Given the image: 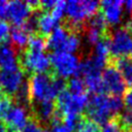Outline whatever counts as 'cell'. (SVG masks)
Wrapping results in <instances>:
<instances>
[{
	"label": "cell",
	"instance_id": "cell-20",
	"mask_svg": "<svg viewBox=\"0 0 132 132\" xmlns=\"http://www.w3.org/2000/svg\"><path fill=\"white\" fill-rule=\"evenodd\" d=\"M76 132H101V127L94 121L82 116V119L77 126Z\"/></svg>",
	"mask_w": 132,
	"mask_h": 132
},
{
	"label": "cell",
	"instance_id": "cell-24",
	"mask_svg": "<svg viewBox=\"0 0 132 132\" xmlns=\"http://www.w3.org/2000/svg\"><path fill=\"white\" fill-rule=\"evenodd\" d=\"M42 126L33 118H29L26 126L24 127V129L22 130V132H42Z\"/></svg>",
	"mask_w": 132,
	"mask_h": 132
},
{
	"label": "cell",
	"instance_id": "cell-2",
	"mask_svg": "<svg viewBox=\"0 0 132 132\" xmlns=\"http://www.w3.org/2000/svg\"><path fill=\"white\" fill-rule=\"evenodd\" d=\"M18 66L28 77L34 73H43L51 71L52 65L48 56L43 52H33L25 48L18 53Z\"/></svg>",
	"mask_w": 132,
	"mask_h": 132
},
{
	"label": "cell",
	"instance_id": "cell-33",
	"mask_svg": "<svg viewBox=\"0 0 132 132\" xmlns=\"http://www.w3.org/2000/svg\"><path fill=\"white\" fill-rule=\"evenodd\" d=\"M3 96H5V95H4V93H3V91H2V89L0 87V98H2Z\"/></svg>",
	"mask_w": 132,
	"mask_h": 132
},
{
	"label": "cell",
	"instance_id": "cell-11",
	"mask_svg": "<svg viewBox=\"0 0 132 132\" xmlns=\"http://www.w3.org/2000/svg\"><path fill=\"white\" fill-rule=\"evenodd\" d=\"M18 54L11 45L9 38L0 42V69H15L18 68Z\"/></svg>",
	"mask_w": 132,
	"mask_h": 132
},
{
	"label": "cell",
	"instance_id": "cell-31",
	"mask_svg": "<svg viewBox=\"0 0 132 132\" xmlns=\"http://www.w3.org/2000/svg\"><path fill=\"white\" fill-rule=\"evenodd\" d=\"M0 132H7V126L2 120H0Z\"/></svg>",
	"mask_w": 132,
	"mask_h": 132
},
{
	"label": "cell",
	"instance_id": "cell-35",
	"mask_svg": "<svg viewBox=\"0 0 132 132\" xmlns=\"http://www.w3.org/2000/svg\"><path fill=\"white\" fill-rule=\"evenodd\" d=\"M42 132H51V131H48V130H46V129H45V130H43Z\"/></svg>",
	"mask_w": 132,
	"mask_h": 132
},
{
	"label": "cell",
	"instance_id": "cell-21",
	"mask_svg": "<svg viewBox=\"0 0 132 132\" xmlns=\"http://www.w3.org/2000/svg\"><path fill=\"white\" fill-rule=\"evenodd\" d=\"M107 105H108V109H109L111 116H114V114L121 112L123 105H124V101H123V99H121L120 96L108 95Z\"/></svg>",
	"mask_w": 132,
	"mask_h": 132
},
{
	"label": "cell",
	"instance_id": "cell-34",
	"mask_svg": "<svg viewBox=\"0 0 132 132\" xmlns=\"http://www.w3.org/2000/svg\"><path fill=\"white\" fill-rule=\"evenodd\" d=\"M7 132H16V131H14V130H11V129H8V128H7Z\"/></svg>",
	"mask_w": 132,
	"mask_h": 132
},
{
	"label": "cell",
	"instance_id": "cell-16",
	"mask_svg": "<svg viewBox=\"0 0 132 132\" xmlns=\"http://www.w3.org/2000/svg\"><path fill=\"white\" fill-rule=\"evenodd\" d=\"M80 45V38H79V34L77 33H73L70 32L67 39L65 40V42L63 43L60 52H65V53H69V54H73L74 52H76L78 50Z\"/></svg>",
	"mask_w": 132,
	"mask_h": 132
},
{
	"label": "cell",
	"instance_id": "cell-25",
	"mask_svg": "<svg viewBox=\"0 0 132 132\" xmlns=\"http://www.w3.org/2000/svg\"><path fill=\"white\" fill-rule=\"evenodd\" d=\"M9 30H10V27H9L8 23L5 20L0 18V42L3 40H6L8 38Z\"/></svg>",
	"mask_w": 132,
	"mask_h": 132
},
{
	"label": "cell",
	"instance_id": "cell-28",
	"mask_svg": "<svg viewBox=\"0 0 132 132\" xmlns=\"http://www.w3.org/2000/svg\"><path fill=\"white\" fill-rule=\"evenodd\" d=\"M53 132H73L72 129H70L67 125L64 123H61L55 127H53Z\"/></svg>",
	"mask_w": 132,
	"mask_h": 132
},
{
	"label": "cell",
	"instance_id": "cell-13",
	"mask_svg": "<svg viewBox=\"0 0 132 132\" xmlns=\"http://www.w3.org/2000/svg\"><path fill=\"white\" fill-rule=\"evenodd\" d=\"M69 33L70 31L63 24L58 25L46 38V48L53 50L54 52H60Z\"/></svg>",
	"mask_w": 132,
	"mask_h": 132
},
{
	"label": "cell",
	"instance_id": "cell-7",
	"mask_svg": "<svg viewBox=\"0 0 132 132\" xmlns=\"http://www.w3.org/2000/svg\"><path fill=\"white\" fill-rule=\"evenodd\" d=\"M24 73L18 67L15 69H0V87L4 95L13 98L23 82Z\"/></svg>",
	"mask_w": 132,
	"mask_h": 132
},
{
	"label": "cell",
	"instance_id": "cell-12",
	"mask_svg": "<svg viewBox=\"0 0 132 132\" xmlns=\"http://www.w3.org/2000/svg\"><path fill=\"white\" fill-rule=\"evenodd\" d=\"M107 62L112 64L123 76L126 86L132 87V57H118L111 58L109 56Z\"/></svg>",
	"mask_w": 132,
	"mask_h": 132
},
{
	"label": "cell",
	"instance_id": "cell-17",
	"mask_svg": "<svg viewBox=\"0 0 132 132\" xmlns=\"http://www.w3.org/2000/svg\"><path fill=\"white\" fill-rule=\"evenodd\" d=\"M123 132H129L132 129V110L127 108L114 114Z\"/></svg>",
	"mask_w": 132,
	"mask_h": 132
},
{
	"label": "cell",
	"instance_id": "cell-14",
	"mask_svg": "<svg viewBox=\"0 0 132 132\" xmlns=\"http://www.w3.org/2000/svg\"><path fill=\"white\" fill-rule=\"evenodd\" d=\"M9 32H10V40H11L10 43L14 47V50L18 53L25 50L28 44L30 35L22 27H16V26L10 28Z\"/></svg>",
	"mask_w": 132,
	"mask_h": 132
},
{
	"label": "cell",
	"instance_id": "cell-26",
	"mask_svg": "<svg viewBox=\"0 0 132 132\" xmlns=\"http://www.w3.org/2000/svg\"><path fill=\"white\" fill-rule=\"evenodd\" d=\"M123 101H124V104L129 109L132 110V87L126 89V91L124 93V99H123Z\"/></svg>",
	"mask_w": 132,
	"mask_h": 132
},
{
	"label": "cell",
	"instance_id": "cell-5",
	"mask_svg": "<svg viewBox=\"0 0 132 132\" xmlns=\"http://www.w3.org/2000/svg\"><path fill=\"white\" fill-rule=\"evenodd\" d=\"M107 94H93L89 97V102L86 107L85 117L94 121L98 125L105 124L112 116L107 105Z\"/></svg>",
	"mask_w": 132,
	"mask_h": 132
},
{
	"label": "cell",
	"instance_id": "cell-3",
	"mask_svg": "<svg viewBox=\"0 0 132 132\" xmlns=\"http://www.w3.org/2000/svg\"><path fill=\"white\" fill-rule=\"evenodd\" d=\"M109 39L111 58L132 57V29L130 27L123 25L114 31H110Z\"/></svg>",
	"mask_w": 132,
	"mask_h": 132
},
{
	"label": "cell",
	"instance_id": "cell-8",
	"mask_svg": "<svg viewBox=\"0 0 132 132\" xmlns=\"http://www.w3.org/2000/svg\"><path fill=\"white\" fill-rule=\"evenodd\" d=\"M29 118H30L29 111L24 107L14 104L13 102L1 120L6 124L8 129L14 130L16 132H22Z\"/></svg>",
	"mask_w": 132,
	"mask_h": 132
},
{
	"label": "cell",
	"instance_id": "cell-4",
	"mask_svg": "<svg viewBox=\"0 0 132 132\" xmlns=\"http://www.w3.org/2000/svg\"><path fill=\"white\" fill-rule=\"evenodd\" d=\"M48 58L51 65H53L52 68L57 75L66 78L70 75L76 74L79 66V60L75 55L65 52H54Z\"/></svg>",
	"mask_w": 132,
	"mask_h": 132
},
{
	"label": "cell",
	"instance_id": "cell-18",
	"mask_svg": "<svg viewBox=\"0 0 132 132\" xmlns=\"http://www.w3.org/2000/svg\"><path fill=\"white\" fill-rule=\"evenodd\" d=\"M26 48L33 52H42L44 48H46V38L39 34L30 35Z\"/></svg>",
	"mask_w": 132,
	"mask_h": 132
},
{
	"label": "cell",
	"instance_id": "cell-22",
	"mask_svg": "<svg viewBox=\"0 0 132 132\" xmlns=\"http://www.w3.org/2000/svg\"><path fill=\"white\" fill-rule=\"evenodd\" d=\"M101 132H123L116 116H112L101 128Z\"/></svg>",
	"mask_w": 132,
	"mask_h": 132
},
{
	"label": "cell",
	"instance_id": "cell-1",
	"mask_svg": "<svg viewBox=\"0 0 132 132\" xmlns=\"http://www.w3.org/2000/svg\"><path fill=\"white\" fill-rule=\"evenodd\" d=\"M55 76L56 72L52 69L48 72L34 73L28 77L30 104L38 101H54L57 98L59 91L54 84Z\"/></svg>",
	"mask_w": 132,
	"mask_h": 132
},
{
	"label": "cell",
	"instance_id": "cell-19",
	"mask_svg": "<svg viewBox=\"0 0 132 132\" xmlns=\"http://www.w3.org/2000/svg\"><path fill=\"white\" fill-rule=\"evenodd\" d=\"M67 88L72 95L86 93V90H87L84 79L79 76H73L70 79H68L67 80Z\"/></svg>",
	"mask_w": 132,
	"mask_h": 132
},
{
	"label": "cell",
	"instance_id": "cell-10",
	"mask_svg": "<svg viewBox=\"0 0 132 132\" xmlns=\"http://www.w3.org/2000/svg\"><path fill=\"white\" fill-rule=\"evenodd\" d=\"M123 1L120 0H105L100 2V10L103 13L108 26L117 25L122 19V5Z\"/></svg>",
	"mask_w": 132,
	"mask_h": 132
},
{
	"label": "cell",
	"instance_id": "cell-32",
	"mask_svg": "<svg viewBox=\"0 0 132 132\" xmlns=\"http://www.w3.org/2000/svg\"><path fill=\"white\" fill-rule=\"evenodd\" d=\"M126 25H127L128 27H130V28L132 29V15H131V20H130V21H129V22H128V23H127Z\"/></svg>",
	"mask_w": 132,
	"mask_h": 132
},
{
	"label": "cell",
	"instance_id": "cell-29",
	"mask_svg": "<svg viewBox=\"0 0 132 132\" xmlns=\"http://www.w3.org/2000/svg\"><path fill=\"white\" fill-rule=\"evenodd\" d=\"M7 4H8V2H6V1H0V18L1 19L5 18Z\"/></svg>",
	"mask_w": 132,
	"mask_h": 132
},
{
	"label": "cell",
	"instance_id": "cell-23",
	"mask_svg": "<svg viewBox=\"0 0 132 132\" xmlns=\"http://www.w3.org/2000/svg\"><path fill=\"white\" fill-rule=\"evenodd\" d=\"M65 6H66V2H64V1H57L56 5L51 10V14L58 22L60 20H63V13L65 11Z\"/></svg>",
	"mask_w": 132,
	"mask_h": 132
},
{
	"label": "cell",
	"instance_id": "cell-15",
	"mask_svg": "<svg viewBox=\"0 0 132 132\" xmlns=\"http://www.w3.org/2000/svg\"><path fill=\"white\" fill-rule=\"evenodd\" d=\"M58 26V21L53 18L51 12L42 11L38 18V34L44 38L52 33V31Z\"/></svg>",
	"mask_w": 132,
	"mask_h": 132
},
{
	"label": "cell",
	"instance_id": "cell-6",
	"mask_svg": "<svg viewBox=\"0 0 132 132\" xmlns=\"http://www.w3.org/2000/svg\"><path fill=\"white\" fill-rule=\"evenodd\" d=\"M101 77L105 93H109V95L116 96H121L125 93L127 87L126 82L118 69L109 62H107L103 68Z\"/></svg>",
	"mask_w": 132,
	"mask_h": 132
},
{
	"label": "cell",
	"instance_id": "cell-9",
	"mask_svg": "<svg viewBox=\"0 0 132 132\" xmlns=\"http://www.w3.org/2000/svg\"><path fill=\"white\" fill-rule=\"evenodd\" d=\"M32 10L30 9L27 2L22 1H10L7 4L5 18L16 27H21L26 20L30 16Z\"/></svg>",
	"mask_w": 132,
	"mask_h": 132
},
{
	"label": "cell",
	"instance_id": "cell-30",
	"mask_svg": "<svg viewBox=\"0 0 132 132\" xmlns=\"http://www.w3.org/2000/svg\"><path fill=\"white\" fill-rule=\"evenodd\" d=\"M123 5H125V8L127 10V12H129L132 15V0H127L123 3Z\"/></svg>",
	"mask_w": 132,
	"mask_h": 132
},
{
	"label": "cell",
	"instance_id": "cell-27",
	"mask_svg": "<svg viewBox=\"0 0 132 132\" xmlns=\"http://www.w3.org/2000/svg\"><path fill=\"white\" fill-rule=\"evenodd\" d=\"M57 1H53V0H43L40 1V7L41 10L44 12H48V10H52L54 8V6L56 5Z\"/></svg>",
	"mask_w": 132,
	"mask_h": 132
}]
</instances>
